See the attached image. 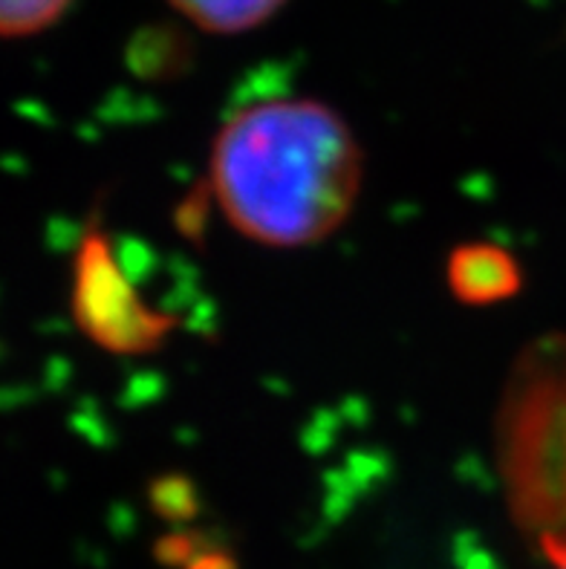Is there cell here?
<instances>
[{"mask_svg":"<svg viewBox=\"0 0 566 569\" xmlns=\"http://www.w3.org/2000/svg\"><path fill=\"white\" fill-rule=\"evenodd\" d=\"M365 157L350 124L324 101L266 99L217 130L208 182L244 238L301 249L336 234L356 209Z\"/></svg>","mask_w":566,"mask_h":569,"instance_id":"6da1fadb","label":"cell"},{"mask_svg":"<svg viewBox=\"0 0 566 569\" xmlns=\"http://www.w3.org/2000/svg\"><path fill=\"white\" fill-rule=\"evenodd\" d=\"M497 446L515 518L546 556L566 552V336L535 341L515 361Z\"/></svg>","mask_w":566,"mask_h":569,"instance_id":"7a4b0ae2","label":"cell"},{"mask_svg":"<svg viewBox=\"0 0 566 569\" xmlns=\"http://www.w3.org/2000/svg\"><path fill=\"white\" fill-rule=\"evenodd\" d=\"M72 312L87 339L113 353H148L171 330V318L148 310L116 267L108 240L90 231L76 260Z\"/></svg>","mask_w":566,"mask_h":569,"instance_id":"3957f363","label":"cell"},{"mask_svg":"<svg viewBox=\"0 0 566 569\" xmlns=\"http://www.w3.org/2000/svg\"><path fill=\"white\" fill-rule=\"evenodd\" d=\"M524 274L517 260L495 243L457 246L448 258V287L454 298L471 307L506 301L520 289Z\"/></svg>","mask_w":566,"mask_h":569,"instance_id":"277c9868","label":"cell"},{"mask_svg":"<svg viewBox=\"0 0 566 569\" xmlns=\"http://www.w3.org/2000/svg\"><path fill=\"white\" fill-rule=\"evenodd\" d=\"M193 27L215 36H237L260 27L278 12L287 0H168Z\"/></svg>","mask_w":566,"mask_h":569,"instance_id":"5b68a950","label":"cell"},{"mask_svg":"<svg viewBox=\"0 0 566 569\" xmlns=\"http://www.w3.org/2000/svg\"><path fill=\"white\" fill-rule=\"evenodd\" d=\"M70 0H0V29L7 38L38 36L61 18Z\"/></svg>","mask_w":566,"mask_h":569,"instance_id":"8992f818","label":"cell"},{"mask_svg":"<svg viewBox=\"0 0 566 569\" xmlns=\"http://www.w3.org/2000/svg\"><path fill=\"white\" fill-rule=\"evenodd\" d=\"M549 561L555 563V569H566V552H560V556H553Z\"/></svg>","mask_w":566,"mask_h":569,"instance_id":"52a82bcc","label":"cell"}]
</instances>
